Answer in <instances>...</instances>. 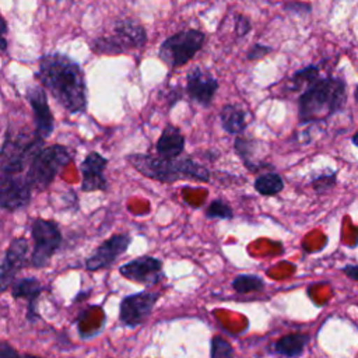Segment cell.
Wrapping results in <instances>:
<instances>
[{
    "instance_id": "cell-28",
    "label": "cell",
    "mask_w": 358,
    "mask_h": 358,
    "mask_svg": "<svg viewBox=\"0 0 358 358\" xmlns=\"http://www.w3.org/2000/svg\"><path fill=\"white\" fill-rule=\"evenodd\" d=\"M270 52H271L270 46H266V45H262V43H255L249 49L246 57H248V60H257V59H262L263 56H266Z\"/></svg>"
},
{
    "instance_id": "cell-25",
    "label": "cell",
    "mask_w": 358,
    "mask_h": 358,
    "mask_svg": "<svg viewBox=\"0 0 358 358\" xmlns=\"http://www.w3.org/2000/svg\"><path fill=\"white\" fill-rule=\"evenodd\" d=\"M204 214L211 220H231L234 217V210L225 200L215 199L208 204Z\"/></svg>"
},
{
    "instance_id": "cell-10",
    "label": "cell",
    "mask_w": 358,
    "mask_h": 358,
    "mask_svg": "<svg viewBox=\"0 0 358 358\" xmlns=\"http://www.w3.org/2000/svg\"><path fill=\"white\" fill-rule=\"evenodd\" d=\"M29 245L24 236H15L11 239L6 249L0 267V291L4 292L11 287L15 275L25 267L29 266Z\"/></svg>"
},
{
    "instance_id": "cell-2",
    "label": "cell",
    "mask_w": 358,
    "mask_h": 358,
    "mask_svg": "<svg viewBox=\"0 0 358 358\" xmlns=\"http://www.w3.org/2000/svg\"><path fill=\"white\" fill-rule=\"evenodd\" d=\"M347 102V84L341 77H317L298 98L301 123H312L340 112Z\"/></svg>"
},
{
    "instance_id": "cell-15",
    "label": "cell",
    "mask_w": 358,
    "mask_h": 358,
    "mask_svg": "<svg viewBox=\"0 0 358 358\" xmlns=\"http://www.w3.org/2000/svg\"><path fill=\"white\" fill-rule=\"evenodd\" d=\"M218 90L217 78L200 66H194L186 74L185 91L189 98L203 108H208Z\"/></svg>"
},
{
    "instance_id": "cell-32",
    "label": "cell",
    "mask_w": 358,
    "mask_h": 358,
    "mask_svg": "<svg viewBox=\"0 0 358 358\" xmlns=\"http://www.w3.org/2000/svg\"><path fill=\"white\" fill-rule=\"evenodd\" d=\"M11 357H20V354L7 343L0 344V358H11Z\"/></svg>"
},
{
    "instance_id": "cell-23",
    "label": "cell",
    "mask_w": 358,
    "mask_h": 358,
    "mask_svg": "<svg viewBox=\"0 0 358 358\" xmlns=\"http://www.w3.org/2000/svg\"><path fill=\"white\" fill-rule=\"evenodd\" d=\"M231 285L238 294H250L262 291L264 288V281L256 274H239L232 280Z\"/></svg>"
},
{
    "instance_id": "cell-9",
    "label": "cell",
    "mask_w": 358,
    "mask_h": 358,
    "mask_svg": "<svg viewBox=\"0 0 358 358\" xmlns=\"http://www.w3.org/2000/svg\"><path fill=\"white\" fill-rule=\"evenodd\" d=\"M161 294L157 291H140L126 295L119 305V322L127 327L143 324L151 315Z\"/></svg>"
},
{
    "instance_id": "cell-27",
    "label": "cell",
    "mask_w": 358,
    "mask_h": 358,
    "mask_svg": "<svg viewBox=\"0 0 358 358\" xmlns=\"http://www.w3.org/2000/svg\"><path fill=\"white\" fill-rule=\"evenodd\" d=\"M313 190L316 193H324L329 192L336 185V172H327V173H320L315 176L310 182Z\"/></svg>"
},
{
    "instance_id": "cell-12",
    "label": "cell",
    "mask_w": 358,
    "mask_h": 358,
    "mask_svg": "<svg viewBox=\"0 0 358 358\" xmlns=\"http://www.w3.org/2000/svg\"><path fill=\"white\" fill-rule=\"evenodd\" d=\"M119 274L126 280L141 284L144 287L157 285L164 277L162 262L154 256H138L119 267Z\"/></svg>"
},
{
    "instance_id": "cell-33",
    "label": "cell",
    "mask_w": 358,
    "mask_h": 358,
    "mask_svg": "<svg viewBox=\"0 0 358 358\" xmlns=\"http://www.w3.org/2000/svg\"><path fill=\"white\" fill-rule=\"evenodd\" d=\"M341 270L348 278L358 281V264H345Z\"/></svg>"
},
{
    "instance_id": "cell-34",
    "label": "cell",
    "mask_w": 358,
    "mask_h": 358,
    "mask_svg": "<svg viewBox=\"0 0 358 358\" xmlns=\"http://www.w3.org/2000/svg\"><path fill=\"white\" fill-rule=\"evenodd\" d=\"M351 141H352V144H354V145H357V147H358V131H357V133L352 136Z\"/></svg>"
},
{
    "instance_id": "cell-14",
    "label": "cell",
    "mask_w": 358,
    "mask_h": 358,
    "mask_svg": "<svg viewBox=\"0 0 358 358\" xmlns=\"http://www.w3.org/2000/svg\"><path fill=\"white\" fill-rule=\"evenodd\" d=\"M25 98L34 113L36 134L45 140L49 138L55 130V117L48 102L46 88L42 84L28 85Z\"/></svg>"
},
{
    "instance_id": "cell-22",
    "label": "cell",
    "mask_w": 358,
    "mask_h": 358,
    "mask_svg": "<svg viewBox=\"0 0 358 358\" xmlns=\"http://www.w3.org/2000/svg\"><path fill=\"white\" fill-rule=\"evenodd\" d=\"M255 190L262 196H275L284 189V180L280 173L268 171L260 173L253 182Z\"/></svg>"
},
{
    "instance_id": "cell-24",
    "label": "cell",
    "mask_w": 358,
    "mask_h": 358,
    "mask_svg": "<svg viewBox=\"0 0 358 358\" xmlns=\"http://www.w3.org/2000/svg\"><path fill=\"white\" fill-rule=\"evenodd\" d=\"M319 77V67L317 66H308L303 67L298 71H295L292 74V77L289 78V88L292 91H298V90H305L310 83H313L316 78Z\"/></svg>"
},
{
    "instance_id": "cell-3",
    "label": "cell",
    "mask_w": 358,
    "mask_h": 358,
    "mask_svg": "<svg viewBox=\"0 0 358 358\" xmlns=\"http://www.w3.org/2000/svg\"><path fill=\"white\" fill-rule=\"evenodd\" d=\"M127 162L143 176L164 182L173 183L180 179H192L199 182H208L210 172L201 164L196 162L192 157L164 158L161 155L150 154H129Z\"/></svg>"
},
{
    "instance_id": "cell-26",
    "label": "cell",
    "mask_w": 358,
    "mask_h": 358,
    "mask_svg": "<svg viewBox=\"0 0 358 358\" xmlns=\"http://www.w3.org/2000/svg\"><path fill=\"white\" fill-rule=\"evenodd\" d=\"M234 355V348L221 336H214L210 341V357L211 358H227Z\"/></svg>"
},
{
    "instance_id": "cell-5",
    "label": "cell",
    "mask_w": 358,
    "mask_h": 358,
    "mask_svg": "<svg viewBox=\"0 0 358 358\" xmlns=\"http://www.w3.org/2000/svg\"><path fill=\"white\" fill-rule=\"evenodd\" d=\"M71 159L73 155L66 145H43L32 157L25 171V179L32 190L42 192L53 182L56 175L71 162Z\"/></svg>"
},
{
    "instance_id": "cell-16",
    "label": "cell",
    "mask_w": 358,
    "mask_h": 358,
    "mask_svg": "<svg viewBox=\"0 0 358 358\" xmlns=\"http://www.w3.org/2000/svg\"><path fill=\"white\" fill-rule=\"evenodd\" d=\"M108 165V158L96 151H91L80 164L81 190L83 192H106L108 180L103 175Z\"/></svg>"
},
{
    "instance_id": "cell-8",
    "label": "cell",
    "mask_w": 358,
    "mask_h": 358,
    "mask_svg": "<svg viewBox=\"0 0 358 358\" xmlns=\"http://www.w3.org/2000/svg\"><path fill=\"white\" fill-rule=\"evenodd\" d=\"M206 35L199 29H185L168 36L159 46V59L171 69L180 67L203 48Z\"/></svg>"
},
{
    "instance_id": "cell-31",
    "label": "cell",
    "mask_w": 358,
    "mask_h": 358,
    "mask_svg": "<svg viewBox=\"0 0 358 358\" xmlns=\"http://www.w3.org/2000/svg\"><path fill=\"white\" fill-rule=\"evenodd\" d=\"M182 98V88L180 85H176L168 91V108H173Z\"/></svg>"
},
{
    "instance_id": "cell-30",
    "label": "cell",
    "mask_w": 358,
    "mask_h": 358,
    "mask_svg": "<svg viewBox=\"0 0 358 358\" xmlns=\"http://www.w3.org/2000/svg\"><path fill=\"white\" fill-rule=\"evenodd\" d=\"M284 10L291 11V13H296V14H305L310 11V6L306 3H299V1H292V3H287L284 6Z\"/></svg>"
},
{
    "instance_id": "cell-13",
    "label": "cell",
    "mask_w": 358,
    "mask_h": 358,
    "mask_svg": "<svg viewBox=\"0 0 358 358\" xmlns=\"http://www.w3.org/2000/svg\"><path fill=\"white\" fill-rule=\"evenodd\" d=\"M131 243V238L127 234H115L103 241L96 249L85 259V268L88 271H98L109 268L119 256L124 255Z\"/></svg>"
},
{
    "instance_id": "cell-20",
    "label": "cell",
    "mask_w": 358,
    "mask_h": 358,
    "mask_svg": "<svg viewBox=\"0 0 358 358\" xmlns=\"http://www.w3.org/2000/svg\"><path fill=\"white\" fill-rule=\"evenodd\" d=\"M220 119H221V124L222 129L228 133V134H234V136H239L242 134L246 127H248V122H246V112L235 105V103H227L221 108L220 112Z\"/></svg>"
},
{
    "instance_id": "cell-7",
    "label": "cell",
    "mask_w": 358,
    "mask_h": 358,
    "mask_svg": "<svg viewBox=\"0 0 358 358\" xmlns=\"http://www.w3.org/2000/svg\"><path fill=\"white\" fill-rule=\"evenodd\" d=\"M31 236L34 248L29 256V266L34 268H45L62 246L63 236L60 228L57 222L52 220L34 218L31 220Z\"/></svg>"
},
{
    "instance_id": "cell-21",
    "label": "cell",
    "mask_w": 358,
    "mask_h": 358,
    "mask_svg": "<svg viewBox=\"0 0 358 358\" xmlns=\"http://www.w3.org/2000/svg\"><path fill=\"white\" fill-rule=\"evenodd\" d=\"M309 343V336L305 333H291L280 337L271 345L273 351L284 357H299Z\"/></svg>"
},
{
    "instance_id": "cell-1",
    "label": "cell",
    "mask_w": 358,
    "mask_h": 358,
    "mask_svg": "<svg viewBox=\"0 0 358 358\" xmlns=\"http://www.w3.org/2000/svg\"><path fill=\"white\" fill-rule=\"evenodd\" d=\"M35 78L70 115L87 108V84L81 66L63 53H46L39 59Z\"/></svg>"
},
{
    "instance_id": "cell-17",
    "label": "cell",
    "mask_w": 358,
    "mask_h": 358,
    "mask_svg": "<svg viewBox=\"0 0 358 358\" xmlns=\"http://www.w3.org/2000/svg\"><path fill=\"white\" fill-rule=\"evenodd\" d=\"M43 291V284L36 277L15 278L11 284V295L14 299L27 301V320L35 323L41 319L38 312V299Z\"/></svg>"
},
{
    "instance_id": "cell-29",
    "label": "cell",
    "mask_w": 358,
    "mask_h": 358,
    "mask_svg": "<svg viewBox=\"0 0 358 358\" xmlns=\"http://www.w3.org/2000/svg\"><path fill=\"white\" fill-rule=\"evenodd\" d=\"M252 28V24L248 17L245 15H236L235 18V31L238 36H245Z\"/></svg>"
},
{
    "instance_id": "cell-6",
    "label": "cell",
    "mask_w": 358,
    "mask_h": 358,
    "mask_svg": "<svg viewBox=\"0 0 358 358\" xmlns=\"http://www.w3.org/2000/svg\"><path fill=\"white\" fill-rule=\"evenodd\" d=\"M147 42V32L137 21L124 18L113 24L112 32L98 36L91 42V49L96 55H119L131 49H140Z\"/></svg>"
},
{
    "instance_id": "cell-11",
    "label": "cell",
    "mask_w": 358,
    "mask_h": 358,
    "mask_svg": "<svg viewBox=\"0 0 358 358\" xmlns=\"http://www.w3.org/2000/svg\"><path fill=\"white\" fill-rule=\"evenodd\" d=\"M32 189L25 175L0 173V207L4 211L14 213L28 206Z\"/></svg>"
},
{
    "instance_id": "cell-4",
    "label": "cell",
    "mask_w": 358,
    "mask_h": 358,
    "mask_svg": "<svg viewBox=\"0 0 358 358\" xmlns=\"http://www.w3.org/2000/svg\"><path fill=\"white\" fill-rule=\"evenodd\" d=\"M43 143L45 138L39 137L35 130L31 134L7 131L0 151V173L25 175L32 157L43 147Z\"/></svg>"
},
{
    "instance_id": "cell-35",
    "label": "cell",
    "mask_w": 358,
    "mask_h": 358,
    "mask_svg": "<svg viewBox=\"0 0 358 358\" xmlns=\"http://www.w3.org/2000/svg\"><path fill=\"white\" fill-rule=\"evenodd\" d=\"M354 98H355V102L358 103V85H357V88H355V91H354Z\"/></svg>"
},
{
    "instance_id": "cell-19",
    "label": "cell",
    "mask_w": 358,
    "mask_h": 358,
    "mask_svg": "<svg viewBox=\"0 0 358 358\" xmlns=\"http://www.w3.org/2000/svg\"><path fill=\"white\" fill-rule=\"evenodd\" d=\"M234 150L249 171H257L263 166V144L257 140L236 136Z\"/></svg>"
},
{
    "instance_id": "cell-18",
    "label": "cell",
    "mask_w": 358,
    "mask_h": 358,
    "mask_svg": "<svg viewBox=\"0 0 358 358\" xmlns=\"http://www.w3.org/2000/svg\"><path fill=\"white\" fill-rule=\"evenodd\" d=\"M185 150V137L179 127L168 123L155 143V151L164 158H178Z\"/></svg>"
}]
</instances>
